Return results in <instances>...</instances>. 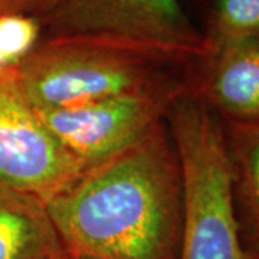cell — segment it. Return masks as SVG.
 <instances>
[{
    "label": "cell",
    "mask_w": 259,
    "mask_h": 259,
    "mask_svg": "<svg viewBox=\"0 0 259 259\" xmlns=\"http://www.w3.org/2000/svg\"><path fill=\"white\" fill-rule=\"evenodd\" d=\"M47 206L72 256L179 259L183 180L166 121L85 168Z\"/></svg>",
    "instance_id": "1"
},
{
    "label": "cell",
    "mask_w": 259,
    "mask_h": 259,
    "mask_svg": "<svg viewBox=\"0 0 259 259\" xmlns=\"http://www.w3.org/2000/svg\"><path fill=\"white\" fill-rule=\"evenodd\" d=\"M199 58L115 37L49 36L22 65L18 82L36 111H54L157 88L190 74Z\"/></svg>",
    "instance_id": "2"
},
{
    "label": "cell",
    "mask_w": 259,
    "mask_h": 259,
    "mask_svg": "<svg viewBox=\"0 0 259 259\" xmlns=\"http://www.w3.org/2000/svg\"><path fill=\"white\" fill-rule=\"evenodd\" d=\"M183 180L179 259H250L236 218L223 121L186 91L167 114Z\"/></svg>",
    "instance_id": "3"
},
{
    "label": "cell",
    "mask_w": 259,
    "mask_h": 259,
    "mask_svg": "<svg viewBox=\"0 0 259 259\" xmlns=\"http://www.w3.org/2000/svg\"><path fill=\"white\" fill-rule=\"evenodd\" d=\"M190 74L147 91L37 114L85 170L112 157L164 122L173 102L190 90Z\"/></svg>",
    "instance_id": "4"
},
{
    "label": "cell",
    "mask_w": 259,
    "mask_h": 259,
    "mask_svg": "<svg viewBox=\"0 0 259 259\" xmlns=\"http://www.w3.org/2000/svg\"><path fill=\"white\" fill-rule=\"evenodd\" d=\"M42 20L51 36L115 37L190 56L210 51L180 0H64Z\"/></svg>",
    "instance_id": "5"
},
{
    "label": "cell",
    "mask_w": 259,
    "mask_h": 259,
    "mask_svg": "<svg viewBox=\"0 0 259 259\" xmlns=\"http://www.w3.org/2000/svg\"><path fill=\"white\" fill-rule=\"evenodd\" d=\"M83 171L23 95L0 82V180L48 203Z\"/></svg>",
    "instance_id": "6"
},
{
    "label": "cell",
    "mask_w": 259,
    "mask_h": 259,
    "mask_svg": "<svg viewBox=\"0 0 259 259\" xmlns=\"http://www.w3.org/2000/svg\"><path fill=\"white\" fill-rule=\"evenodd\" d=\"M189 85L225 122L259 121V37L210 48L194 65Z\"/></svg>",
    "instance_id": "7"
},
{
    "label": "cell",
    "mask_w": 259,
    "mask_h": 259,
    "mask_svg": "<svg viewBox=\"0 0 259 259\" xmlns=\"http://www.w3.org/2000/svg\"><path fill=\"white\" fill-rule=\"evenodd\" d=\"M47 203L0 180V259H72Z\"/></svg>",
    "instance_id": "8"
},
{
    "label": "cell",
    "mask_w": 259,
    "mask_h": 259,
    "mask_svg": "<svg viewBox=\"0 0 259 259\" xmlns=\"http://www.w3.org/2000/svg\"><path fill=\"white\" fill-rule=\"evenodd\" d=\"M232 192L243 246L259 259V121L225 122Z\"/></svg>",
    "instance_id": "9"
},
{
    "label": "cell",
    "mask_w": 259,
    "mask_h": 259,
    "mask_svg": "<svg viewBox=\"0 0 259 259\" xmlns=\"http://www.w3.org/2000/svg\"><path fill=\"white\" fill-rule=\"evenodd\" d=\"M44 20L36 16H0V82L18 78L22 65L44 40Z\"/></svg>",
    "instance_id": "10"
},
{
    "label": "cell",
    "mask_w": 259,
    "mask_h": 259,
    "mask_svg": "<svg viewBox=\"0 0 259 259\" xmlns=\"http://www.w3.org/2000/svg\"><path fill=\"white\" fill-rule=\"evenodd\" d=\"M207 26L209 48L259 37V0H213Z\"/></svg>",
    "instance_id": "11"
},
{
    "label": "cell",
    "mask_w": 259,
    "mask_h": 259,
    "mask_svg": "<svg viewBox=\"0 0 259 259\" xmlns=\"http://www.w3.org/2000/svg\"><path fill=\"white\" fill-rule=\"evenodd\" d=\"M64 0H0L2 15H29L47 18Z\"/></svg>",
    "instance_id": "12"
},
{
    "label": "cell",
    "mask_w": 259,
    "mask_h": 259,
    "mask_svg": "<svg viewBox=\"0 0 259 259\" xmlns=\"http://www.w3.org/2000/svg\"><path fill=\"white\" fill-rule=\"evenodd\" d=\"M72 259H93V258H87V256H74Z\"/></svg>",
    "instance_id": "13"
}]
</instances>
